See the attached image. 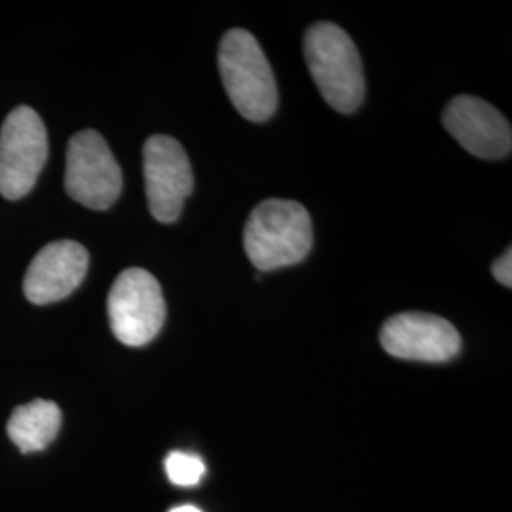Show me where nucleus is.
<instances>
[{
	"mask_svg": "<svg viewBox=\"0 0 512 512\" xmlns=\"http://www.w3.org/2000/svg\"><path fill=\"white\" fill-rule=\"evenodd\" d=\"M48 160V133L31 107L12 110L0 129V194L25 198Z\"/></svg>",
	"mask_w": 512,
	"mask_h": 512,
	"instance_id": "5",
	"label": "nucleus"
},
{
	"mask_svg": "<svg viewBox=\"0 0 512 512\" xmlns=\"http://www.w3.org/2000/svg\"><path fill=\"white\" fill-rule=\"evenodd\" d=\"M380 342L389 355L421 363L450 361L461 349V336L450 321L421 311H404L387 319Z\"/></svg>",
	"mask_w": 512,
	"mask_h": 512,
	"instance_id": "8",
	"label": "nucleus"
},
{
	"mask_svg": "<svg viewBox=\"0 0 512 512\" xmlns=\"http://www.w3.org/2000/svg\"><path fill=\"white\" fill-rule=\"evenodd\" d=\"M110 329L118 342L141 348L164 327L165 300L158 279L143 268H129L116 277L109 300Z\"/></svg>",
	"mask_w": 512,
	"mask_h": 512,
	"instance_id": "4",
	"label": "nucleus"
},
{
	"mask_svg": "<svg viewBox=\"0 0 512 512\" xmlns=\"http://www.w3.org/2000/svg\"><path fill=\"white\" fill-rule=\"evenodd\" d=\"M492 274H494L495 279L503 285V287H507V289H511L512 287V253L511 249H507L503 255L499 256L497 260H495L494 264H492Z\"/></svg>",
	"mask_w": 512,
	"mask_h": 512,
	"instance_id": "13",
	"label": "nucleus"
},
{
	"mask_svg": "<svg viewBox=\"0 0 512 512\" xmlns=\"http://www.w3.org/2000/svg\"><path fill=\"white\" fill-rule=\"evenodd\" d=\"M165 473L177 486H196L205 475V463L196 454L171 452L165 459Z\"/></svg>",
	"mask_w": 512,
	"mask_h": 512,
	"instance_id": "12",
	"label": "nucleus"
},
{
	"mask_svg": "<svg viewBox=\"0 0 512 512\" xmlns=\"http://www.w3.org/2000/svg\"><path fill=\"white\" fill-rule=\"evenodd\" d=\"M59 429V406L42 399L18 406L8 421V435L23 454L46 450L54 442Z\"/></svg>",
	"mask_w": 512,
	"mask_h": 512,
	"instance_id": "11",
	"label": "nucleus"
},
{
	"mask_svg": "<svg viewBox=\"0 0 512 512\" xmlns=\"http://www.w3.org/2000/svg\"><path fill=\"white\" fill-rule=\"evenodd\" d=\"M304 55L311 78L323 99L349 114L365 99V73L359 50L348 33L329 21L311 25L304 38Z\"/></svg>",
	"mask_w": 512,
	"mask_h": 512,
	"instance_id": "2",
	"label": "nucleus"
},
{
	"mask_svg": "<svg viewBox=\"0 0 512 512\" xmlns=\"http://www.w3.org/2000/svg\"><path fill=\"white\" fill-rule=\"evenodd\" d=\"M219 69L232 105L249 122H266L277 109L274 71L258 40L245 29L228 31L219 46Z\"/></svg>",
	"mask_w": 512,
	"mask_h": 512,
	"instance_id": "3",
	"label": "nucleus"
},
{
	"mask_svg": "<svg viewBox=\"0 0 512 512\" xmlns=\"http://www.w3.org/2000/svg\"><path fill=\"white\" fill-rule=\"evenodd\" d=\"M65 188L74 202L93 211H105L120 198L122 169L95 129H84L69 141Z\"/></svg>",
	"mask_w": 512,
	"mask_h": 512,
	"instance_id": "6",
	"label": "nucleus"
},
{
	"mask_svg": "<svg viewBox=\"0 0 512 512\" xmlns=\"http://www.w3.org/2000/svg\"><path fill=\"white\" fill-rule=\"evenodd\" d=\"M313 232L308 209L293 200H266L251 211L243 247L258 272H272L310 255Z\"/></svg>",
	"mask_w": 512,
	"mask_h": 512,
	"instance_id": "1",
	"label": "nucleus"
},
{
	"mask_svg": "<svg viewBox=\"0 0 512 512\" xmlns=\"http://www.w3.org/2000/svg\"><path fill=\"white\" fill-rule=\"evenodd\" d=\"M148 209L158 222H175L194 190L192 165L183 145L167 135L150 137L143 148Z\"/></svg>",
	"mask_w": 512,
	"mask_h": 512,
	"instance_id": "7",
	"label": "nucleus"
},
{
	"mask_svg": "<svg viewBox=\"0 0 512 512\" xmlns=\"http://www.w3.org/2000/svg\"><path fill=\"white\" fill-rule=\"evenodd\" d=\"M169 512H202L198 507H192V505H183V507H177V509H173V511Z\"/></svg>",
	"mask_w": 512,
	"mask_h": 512,
	"instance_id": "14",
	"label": "nucleus"
},
{
	"mask_svg": "<svg viewBox=\"0 0 512 512\" xmlns=\"http://www.w3.org/2000/svg\"><path fill=\"white\" fill-rule=\"evenodd\" d=\"M442 124L461 147L482 160H499L511 154L509 120L480 97H454L442 112Z\"/></svg>",
	"mask_w": 512,
	"mask_h": 512,
	"instance_id": "9",
	"label": "nucleus"
},
{
	"mask_svg": "<svg viewBox=\"0 0 512 512\" xmlns=\"http://www.w3.org/2000/svg\"><path fill=\"white\" fill-rule=\"evenodd\" d=\"M90 255L84 245L63 239L38 251L23 279L25 298L37 306L54 304L73 294L88 274Z\"/></svg>",
	"mask_w": 512,
	"mask_h": 512,
	"instance_id": "10",
	"label": "nucleus"
}]
</instances>
